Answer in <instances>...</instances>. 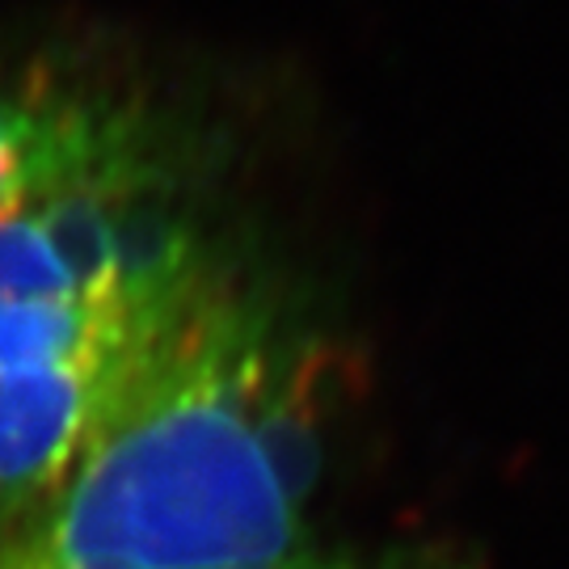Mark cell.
Masks as SVG:
<instances>
[{
  "instance_id": "3",
  "label": "cell",
  "mask_w": 569,
  "mask_h": 569,
  "mask_svg": "<svg viewBox=\"0 0 569 569\" xmlns=\"http://www.w3.org/2000/svg\"><path fill=\"white\" fill-rule=\"evenodd\" d=\"M169 182L161 119L127 84L60 60L0 63V224L98 186Z\"/></svg>"
},
{
  "instance_id": "1",
  "label": "cell",
  "mask_w": 569,
  "mask_h": 569,
  "mask_svg": "<svg viewBox=\"0 0 569 569\" xmlns=\"http://www.w3.org/2000/svg\"><path fill=\"white\" fill-rule=\"evenodd\" d=\"M305 359L216 270L148 385L60 486L0 523V569H392L312 531Z\"/></svg>"
},
{
  "instance_id": "2",
  "label": "cell",
  "mask_w": 569,
  "mask_h": 569,
  "mask_svg": "<svg viewBox=\"0 0 569 569\" xmlns=\"http://www.w3.org/2000/svg\"><path fill=\"white\" fill-rule=\"evenodd\" d=\"M216 270L190 237L110 283L0 296V523L60 486L148 385Z\"/></svg>"
}]
</instances>
